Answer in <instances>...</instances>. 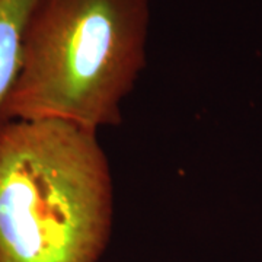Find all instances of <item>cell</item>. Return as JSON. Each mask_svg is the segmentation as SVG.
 Masks as SVG:
<instances>
[{
	"label": "cell",
	"mask_w": 262,
	"mask_h": 262,
	"mask_svg": "<svg viewBox=\"0 0 262 262\" xmlns=\"http://www.w3.org/2000/svg\"><path fill=\"white\" fill-rule=\"evenodd\" d=\"M39 0H0V127L8 122L6 108L18 80L24 42Z\"/></svg>",
	"instance_id": "obj_3"
},
{
	"label": "cell",
	"mask_w": 262,
	"mask_h": 262,
	"mask_svg": "<svg viewBox=\"0 0 262 262\" xmlns=\"http://www.w3.org/2000/svg\"><path fill=\"white\" fill-rule=\"evenodd\" d=\"M150 0H39L10 95L12 120L118 125L147 61Z\"/></svg>",
	"instance_id": "obj_2"
},
{
	"label": "cell",
	"mask_w": 262,
	"mask_h": 262,
	"mask_svg": "<svg viewBox=\"0 0 262 262\" xmlns=\"http://www.w3.org/2000/svg\"><path fill=\"white\" fill-rule=\"evenodd\" d=\"M113 220L98 131L57 120L0 127V262H98Z\"/></svg>",
	"instance_id": "obj_1"
}]
</instances>
